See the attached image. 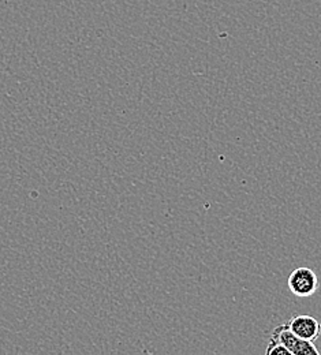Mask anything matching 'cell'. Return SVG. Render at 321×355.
<instances>
[{
	"label": "cell",
	"mask_w": 321,
	"mask_h": 355,
	"mask_svg": "<svg viewBox=\"0 0 321 355\" xmlns=\"http://www.w3.org/2000/svg\"><path fill=\"white\" fill-rule=\"evenodd\" d=\"M266 354L267 355H291L288 349L281 345L280 342H277L275 339H270V345L267 346V350H266Z\"/></svg>",
	"instance_id": "cell-4"
},
{
	"label": "cell",
	"mask_w": 321,
	"mask_h": 355,
	"mask_svg": "<svg viewBox=\"0 0 321 355\" xmlns=\"http://www.w3.org/2000/svg\"><path fill=\"white\" fill-rule=\"evenodd\" d=\"M288 329L295 334L298 338L309 342L319 339L321 334V324L312 315L301 314L290 318L287 322Z\"/></svg>",
	"instance_id": "cell-3"
},
{
	"label": "cell",
	"mask_w": 321,
	"mask_h": 355,
	"mask_svg": "<svg viewBox=\"0 0 321 355\" xmlns=\"http://www.w3.org/2000/svg\"><path fill=\"white\" fill-rule=\"evenodd\" d=\"M271 338L284 345L291 355H319V350L316 349L313 342L298 338L288 329L286 322L276 327L272 331Z\"/></svg>",
	"instance_id": "cell-2"
},
{
	"label": "cell",
	"mask_w": 321,
	"mask_h": 355,
	"mask_svg": "<svg viewBox=\"0 0 321 355\" xmlns=\"http://www.w3.org/2000/svg\"><path fill=\"white\" fill-rule=\"evenodd\" d=\"M288 290L298 298L312 297L319 290V277L311 268H297L288 276Z\"/></svg>",
	"instance_id": "cell-1"
}]
</instances>
